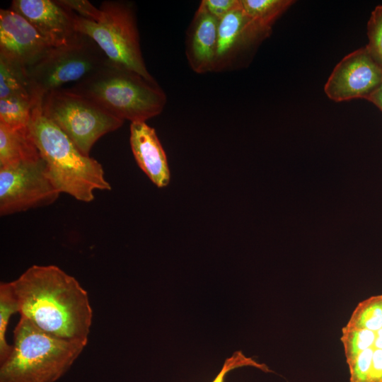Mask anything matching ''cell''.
I'll use <instances>...</instances> for the list:
<instances>
[{
  "instance_id": "cell-1",
  "label": "cell",
  "mask_w": 382,
  "mask_h": 382,
  "mask_svg": "<svg viewBox=\"0 0 382 382\" xmlns=\"http://www.w3.org/2000/svg\"><path fill=\"white\" fill-rule=\"evenodd\" d=\"M10 283L21 317L59 338L88 343L93 311L74 277L55 265H34Z\"/></svg>"
},
{
  "instance_id": "cell-2",
  "label": "cell",
  "mask_w": 382,
  "mask_h": 382,
  "mask_svg": "<svg viewBox=\"0 0 382 382\" xmlns=\"http://www.w3.org/2000/svg\"><path fill=\"white\" fill-rule=\"evenodd\" d=\"M42 98H33L28 127L57 190L84 202L94 199L96 190H110L101 164L83 154L66 134L44 115Z\"/></svg>"
},
{
  "instance_id": "cell-3",
  "label": "cell",
  "mask_w": 382,
  "mask_h": 382,
  "mask_svg": "<svg viewBox=\"0 0 382 382\" xmlns=\"http://www.w3.org/2000/svg\"><path fill=\"white\" fill-rule=\"evenodd\" d=\"M86 345L48 334L21 317L13 330L12 350L1 363L0 382H56Z\"/></svg>"
},
{
  "instance_id": "cell-4",
  "label": "cell",
  "mask_w": 382,
  "mask_h": 382,
  "mask_svg": "<svg viewBox=\"0 0 382 382\" xmlns=\"http://www.w3.org/2000/svg\"><path fill=\"white\" fill-rule=\"evenodd\" d=\"M98 103L110 113L132 122L161 114L167 96L156 81L107 62L96 72L69 88Z\"/></svg>"
},
{
  "instance_id": "cell-5",
  "label": "cell",
  "mask_w": 382,
  "mask_h": 382,
  "mask_svg": "<svg viewBox=\"0 0 382 382\" xmlns=\"http://www.w3.org/2000/svg\"><path fill=\"white\" fill-rule=\"evenodd\" d=\"M98 21L75 13L77 33L89 37L111 63L134 71L148 80L156 81L149 72L140 46L135 8L125 1H105Z\"/></svg>"
},
{
  "instance_id": "cell-6",
  "label": "cell",
  "mask_w": 382,
  "mask_h": 382,
  "mask_svg": "<svg viewBox=\"0 0 382 382\" xmlns=\"http://www.w3.org/2000/svg\"><path fill=\"white\" fill-rule=\"evenodd\" d=\"M107 60L96 42L81 33L65 45L50 47L25 69L32 98H42L67 83L76 84L96 72Z\"/></svg>"
},
{
  "instance_id": "cell-7",
  "label": "cell",
  "mask_w": 382,
  "mask_h": 382,
  "mask_svg": "<svg viewBox=\"0 0 382 382\" xmlns=\"http://www.w3.org/2000/svg\"><path fill=\"white\" fill-rule=\"evenodd\" d=\"M41 108L44 115L88 156L101 137L119 129L125 122L93 100L68 88L52 91L43 96Z\"/></svg>"
},
{
  "instance_id": "cell-8",
  "label": "cell",
  "mask_w": 382,
  "mask_h": 382,
  "mask_svg": "<svg viewBox=\"0 0 382 382\" xmlns=\"http://www.w3.org/2000/svg\"><path fill=\"white\" fill-rule=\"evenodd\" d=\"M42 157L0 167V214L54 203L59 196Z\"/></svg>"
},
{
  "instance_id": "cell-9",
  "label": "cell",
  "mask_w": 382,
  "mask_h": 382,
  "mask_svg": "<svg viewBox=\"0 0 382 382\" xmlns=\"http://www.w3.org/2000/svg\"><path fill=\"white\" fill-rule=\"evenodd\" d=\"M271 31L250 19L242 6L219 20L213 72L242 67L248 54L270 36Z\"/></svg>"
},
{
  "instance_id": "cell-10",
  "label": "cell",
  "mask_w": 382,
  "mask_h": 382,
  "mask_svg": "<svg viewBox=\"0 0 382 382\" xmlns=\"http://www.w3.org/2000/svg\"><path fill=\"white\" fill-rule=\"evenodd\" d=\"M382 83V67L366 47L345 56L334 68L324 86L335 102L367 99Z\"/></svg>"
},
{
  "instance_id": "cell-11",
  "label": "cell",
  "mask_w": 382,
  "mask_h": 382,
  "mask_svg": "<svg viewBox=\"0 0 382 382\" xmlns=\"http://www.w3.org/2000/svg\"><path fill=\"white\" fill-rule=\"evenodd\" d=\"M10 8L24 17L51 47L65 45L79 33L75 13L59 0H13Z\"/></svg>"
},
{
  "instance_id": "cell-12",
  "label": "cell",
  "mask_w": 382,
  "mask_h": 382,
  "mask_svg": "<svg viewBox=\"0 0 382 382\" xmlns=\"http://www.w3.org/2000/svg\"><path fill=\"white\" fill-rule=\"evenodd\" d=\"M50 47L21 15L11 8L0 10V55L26 69Z\"/></svg>"
},
{
  "instance_id": "cell-13",
  "label": "cell",
  "mask_w": 382,
  "mask_h": 382,
  "mask_svg": "<svg viewBox=\"0 0 382 382\" xmlns=\"http://www.w3.org/2000/svg\"><path fill=\"white\" fill-rule=\"evenodd\" d=\"M219 21L201 1L185 34V56L197 74L213 72Z\"/></svg>"
},
{
  "instance_id": "cell-14",
  "label": "cell",
  "mask_w": 382,
  "mask_h": 382,
  "mask_svg": "<svg viewBox=\"0 0 382 382\" xmlns=\"http://www.w3.org/2000/svg\"><path fill=\"white\" fill-rule=\"evenodd\" d=\"M129 142L139 168L158 187H166L170 173L166 154L155 129L146 122H132Z\"/></svg>"
},
{
  "instance_id": "cell-15",
  "label": "cell",
  "mask_w": 382,
  "mask_h": 382,
  "mask_svg": "<svg viewBox=\"0 0 382 382\" xmlns=\"http://www.w3.org/2000/svg\"><path fill=\"white\" fill-rule=\"evenodd\" d=\"M40 157L28 127L13 129L0 123V167Z\"/></svg>"
},
{
  "instance_id": "cell-16",
  "label": "cell",
  "mask_w": 382,
  "mask_h": 382,
  "mask_svg": "<svg viewBox=\"0 0 382 382\" xmlns=\"http://www.w3.org/2000/svg\"><path fill=\"white\" fill-rule=\"evenodd\" d=\"M15 96L32 97L25 68L0 55V99Z\"/></svg>"
},
{
  "instance_id": "cell-17",
  "label": "cell",
  "mask_w": 382,
  "mask_h": 382,
  "mask_svg": "<svg viewBox=\"0 0 382 382\" xmlns=\"http://www.w3.org/2000/svg\"><path fill=\"white\" fill-rule=\"evenodd\" d=\"M294 3L292 0H241V6L254 22L272 30L274 21Z\"/></svg>"
},
{
  "instance_id": "cell-18",
  "label": "cell",
  "mask_w": 382,
  "mask_h": 382,
  "mask_svg": "<svg viewBox=\"0 0 382 382\" xmlns=\"http://www.w3.org/2000/svg\"><path fill=\"white\" fill-rule=\"evenodd\" d=\"M33 105L30 96H15L0 99V123L13 129L28 127Z\"/></svg>"
},
{
  "instance_id": "cell-19",
  "label": "cell",
  "mask_w": 382,
  "mask_h": 382,
  "mask_svg": "<svg viewBox=\"0 0 382 382\" xmlns=\"http://www.w3.org/2000/svg\"><path fill=\"white\" fill-rule=\"evenodd\" d=\"M346 325L374 332L382 328V294L372 296L360 302Z\"/></svg>"
},
{
  "instance_id": "cell-20",
  "label": "cell",
  "mask_w": 382,
  "mask_h": 382,
  "mask_svg": "<svg viewBox=\"0 0 382 382\" xmlns=\"http://www.w3.org/2000/svg\"><path fill=\"white\" fill-rule=\"evenodd\" d=\"M18 312V304L10 282L0 284V363L12 350L6 341V328L12 314Z\"/></svg>"
},
{
  "instance_id": "cell-21",
  "label": "cell",
  "mask_w": 382,
  "mask_h": 382,
  "mask_svg": "<svg viewBox=\"0 0 382 382\" xmlns=\"http://www.w3.org/2000/svg\"><path fill=\"white\" fill-rule=\"evenodd\" d=\"M376 336L374 331L345 326L341 340L347 363L352 361L361 352L373 347Z\"/></svg>"
},
{
  "instance_id": "cell-22",
  "label": "cell",
  "mask_w": 382,
  "mask_h": 382,
  "mask_svg": "<svg viewBox=\"0 0 382 382\" xmlns=\"http://www.w3.org/2000/svg\"><path fill=\"white\" fill-rule=\"evenodd\" d=\"M369 42L366 47L373 58L382 67V5L371 12L367 23Z\"/></svg>"
},
{
  "instance_id": "cell-23",
  "label": "cell",
  "mask_w": 382,
  "mask_h": 382,
  "mask_svg": "<svg viewBox=\"0 0 382 382\" xmlns=\"http://www.w3.org/2000/svg\"><path fill=\"white\" fill-rule=\"evenodd\" d=\"M245 366L254 367L267 373L271 371L266 364L259 363L253 358L247 357L241 351H236L224 361L220 371L212 382H225L228 373Z\"/></svg>"
},
{
  "instance_id": "cell-24",
  "label": "cell",
  "mask_w": 382,
  "mask_h": 382,
  "mask_svg": "<svg viewBox=\"0 0 382 382\" xmlns=\"http://www.w3.org/2000/svg\"><path fill=\"white\" fill-rule=\"evenodd\" d=\"M60 3L73 11L78 16L88 20L98 21L101 16L99 8L86 0H59Z\"/></svg>"
},
{
  "instance_id": "cell-25",
  "label": "cell",
  "mask_w": 382,
  "mask_h": 382,
  "mask_svg": "<svg viewBox=\"0 0 382 382\" xmlns=\"http://www.w3.org/2000/svg\"><path fill=\"white\" fill-rule=\"evenodd\" d=\"M202 2L219 21L241 7V0H202Z\"/></svg>"
},
{
  "instance_id": "cell-26",
  "label": "cell",
  "mask_w": 382,
  "mask_h": 382,
  "mask_svg": "<svg viewBox=\"0 0 382 382\" xmlns=\"http://www.w3.org/2000/svg\"><path fill=\"white\" fill-rule=\"evenodd\" d=\"M382 111V83L366 99Z\"/></svg>"
},
{
  "instance_id": "cell-27",
  "label": "cell",
  "mask_w": 382,
  "mask_h": 382,
  "mask_svg": "<svg viewBox=\"0 0 382 382\" xmlns=\"http://www.w3.org/2000/svg\"><path fill=\"white\" fill-rule=\"evenodd\" d=\"M376 336L374 347L378 349H382V328L376 332Z\"/></svg>"
}]
</instances>
